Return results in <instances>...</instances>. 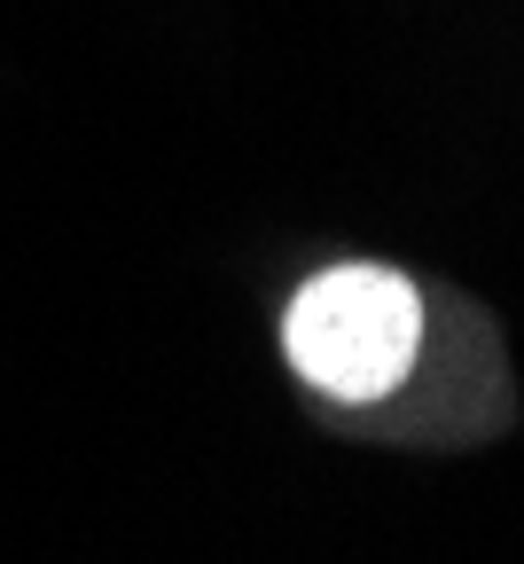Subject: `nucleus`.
Segmentation results:
<instances>
[{"instance_id":"1","label":"nucleus","mask_w":524,"mask_h":564,"mask_svg":"<svg viewBox=\"0 0 524 564\" xmlns=\"http://www.w3.org/2000/svg\"><path fill=\"white\" fill-rule=\"evenodd\" d=\"M282 345H290V369L314 392L368 408L407 384L415 345H423V299L392 267H329L290 299Z\"/></svg>"}]
</instances>
